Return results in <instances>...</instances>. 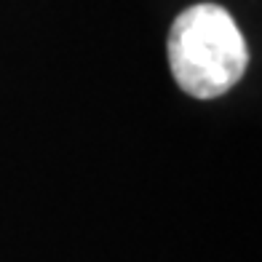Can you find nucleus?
Listing matches in <instances>:
<instances>
[{
	"label": "nucleus",
	"instance_id": "obj_1",
	"mask_svg": "<svg viewBox=\"0 0 262 262\" xmlns=\"http://www.w3.org/2000/svg\"><path fill=\"white\" fill-rule=\"evenodd\" d=\"M171 75L185 94L214 99L228 94L249 67L246 40L217 3H198L174 19L169 32Z\"/></svg>",
	"mask_w": 262,
	"mask_h": 262
}]
</instances>
